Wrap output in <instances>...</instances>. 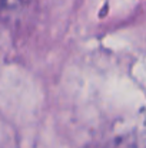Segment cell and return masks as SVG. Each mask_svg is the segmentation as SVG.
I'll list each match as a JSON object with an SVG mask.
<instances>
[{
    "instance_id": "7a4b0ae2",
    "label": "cell",
    "mask_w": 146,
    "mask_h": 148,
    "mask_svg": "<svg viewBox=\"0 0 146 148\" xmlns=\"http://www.w3.org/2000/svg\"><path fill=\"white\" fill-rule=\"evenodd\" d=\"M30 0H0V13L6 12H14L20 7L26 6Z\"/></svg>"
},
{
    "instance_id": "6da1fadb",
    "label": "cell",
    "mask_w": 146,
    "mask_h": 148,
    "mask_svg": "<svg viewBox=\"0 0 146 148\" xmlns=\"http://www.w3.org/2000/svg\"><path fill=\"white\" fill-rule=\"evenodd\" d=\"M106 148H146V137L141 134H129L116 138Z\"/></svg>"
}]
</instances>
